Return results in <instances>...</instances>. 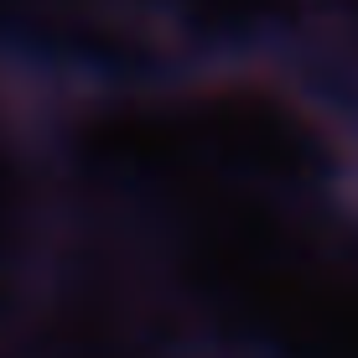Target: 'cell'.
<instances>
[{"label": "cell", "instance_id": "obj_1", "mask_svg": "<svg viewBox=\"0 0 358 358\" xmlns=\"http://www.w3.org/2000/svg\"><path fill=\"white\" fill-rule=\"evenodd\" d=\"M197 182L358 244V130L275 57H213L166 83Z\"/></svg>", "mask_w": 358, "mask_h": 358}]
</instances>
